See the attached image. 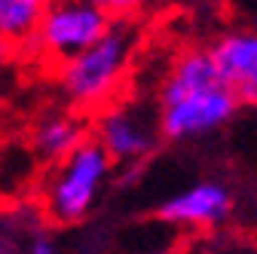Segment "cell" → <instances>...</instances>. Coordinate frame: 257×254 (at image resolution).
<instances>
[{
  "instance_id": "6da1fadb",
  "label": "cell",
  "mask_w": 257,
  "mask_h": 254,
  "mask_svg": "<svg viewBox=\"0 0 257 254\" xmlns=\"http://www.w3.org/2000/svg\"><path fill=\"white\" fill-rule=\"evenodd\" d=\"M239 95L223 83L208 46H190L178 52L156 89L159 135L172 144L202 141L220 132L239 113Z\"/></svg>"
},
{
  "instance_id": "7a4b0ae2",
  "label": "cell",
  "mask_w": 257,
  "mask_h": 254,
  "mask_svg": "<svg viewBox=\"0 0 257 254\" xmlns=\"http://www.w3.org/2000/svg\"><path fill=\"white\" fill-rule=\"evenodd\" d=\"M135 55V31L125 22H113L110 31L77 58L58 65V89L74 110H104L128 74Z\"/></svg>"
},
{
  "instance_id": "3957f363",
  "label": "cell",
  "mask_w": 257,
  "mask_h": 254,
  "mask_svg": "<svg viewBox=\"0 0 257 254\" xmlns=\"http://www.w3.org/2000/svg\"><path fill=\"white\" fill-rule=\"evenodd\" d=\"M113 160L104 147L89 138L68 160L52 166L49 178L43 181V214L58 227H74L86 220L101 199V190L110 181Z\"/></svg>"
},
{
  "instance_id": "277c9868",
  "label": "cell",
  "mask_w": 257,
  "mask_h": 254,
  "mask_svg": "<svg viewBox=\"0 0 257 254\" xmlns=\"http://www.w3.org/2000/svg\"><path fill=\"white\" fill-rule=\"evenodd\" d=\"M113 19L98 10L92 0H68L58 7H46V16L34 34V46L40 55H46L55 65L77 58L89 46H95L107 31Z\"/></svg>"
},
{
  "instance_id": "5b68a950",
  "label": "cell",
  "mask_w": 257,
  "mask_h": 254,
  "mask_svg": "<svg viewBox=\"0 0 257 254\" xmlns=\"http://www.w3.org/2000/svg\"><path fill=\"white\" fill-rule=\"evenodd\" d=\"M92 138L104 147V153L113 160V166H144L147 156L163 141L159 135L156 110H144L132 101H113L104 110H98L92 125Z\"/></svg>"
},
{
  "instance_id": "8992f818",
  "label": "cell",
  "mask_w": 257,
  "mask_h": 254,
  "mask_svg": "<svg viewBox=\"0 0 257 254\" xmlns=\"http://www.w3.org/2000/svg\"><path fill=\"white\" fill-rule=\"evenodd\" d=\"M233 214V193L220 181H196L156 205V217L178 230H214Z\"/></svg>"
},
{
  "instance_id": "52a82bcc",
  "label": "cell",
  "mask_w": 257,
  "mask_h": 254,
  "mask_svg": "<svg viewBox=\"0 0 257 254\" xmlns=\"http://www.w3.org/2000/svg\"><path fill=\"white\" fill-rule=\"evenodd\" d=\"M208 52L242 107H257V31L230 28L208 43Z\"/></svg>"
},
{
  "instance_id": "ba28073f",
  "label": "cell",
  "mask_w": 257,
  "mask_h": 254,
  "mask_svg": "<svg viewBox=\"0 0 257 254\" xmlns=\"http://www.w3.org/2000/svg\"><path fill=\"white\" fill-rule=\"evenodd\" d=\"M28 141H31V150H34V156L40 163L55 166L89 141V125L74 107L71 110H46L31 125Z\"/></svg>"
},
{
  "instance_id": "9c48e42d",
  "label": "cell",
  "mask_w": 257,
  "mask_h": 254,
  "mask_svg": "<svg viewBox=\"0 0 257 254\" xmlns=\"http://www.w3.org/2000/svg\"><path fill=\"white\" fill-rule=\"evenodd\" d=\"M46 16L43 0H0V46H28Z\"/></svg>"
},
{
  "instance_id": "30bf717a",
  "label": "cell",
  "mask_w": 257,
  "mask_h": 254,
  "mask_svg": "<svg viewBox=\"0 0 257 254\" xmlns=\"http://www.w3.org/2000/svg\"><path fill=\"white\" fill-rule=\"evenodd\" d=\"M34 227L37 220L28 211L0 214V254H25V239Z\"/></svg>"
},
{
  "instance_id": "8fae6325",
  "label": "cell",
  "mask_w": 257,
  "mask_h": 254,
  "mask_svg": "<svg viewBox=\"0 0 257 254\" xmlns=\"http://www.w3.org/2000/svg\"><path fill=\"white\" fill-rule=\"evenodd\" d=\"M98 10H104L113 22H125V19H132L138 13H144L153 0H92Z\"/></svg>"
},
{
  "instance_id": "7c38bea8",
  "label": "cell",
  "mask_w": 257,
  "mask_h": 254,
  "mask_svg": "<svg viewBox=\"0 0 257 254\" xmlns=\"http://www.w3.org/2000/svg\"><path fill=\"white\" fill-rule=\"evenodd\" d=\"M25 254H58V242L43 224H37L25 239Z\"/></svg>"
},
{
  "instance_id": "4fadbf2b",
  "label": "cell",
  "mask_w": 257,
  "mask_h": 254,
  "mask_svg": "<svg viewBox=\"0 0 257 254\" xmlns=\"http://www.w3.org/2000/svg\"><path fill=\"white\" fill-rule=\"evenodd\" d=\"M141 254H178V251H172V248H156V251H141Z\"/></svg>"
},
{
  "instance_id": "5bb4252c",
  "label": "cell",
  "mask_w": 257,
  "mask_h": 254,
  "mask_svg": "<svg viewBox=\"0 0 257 254\" xmlns=\"http://www.w3.org/2000/svg\"><path fill=\"white\" fill-rule=\"evenodd\" d=\"M46 7H58V4H68V0H43Z\"/></svg>"
},
{
  "instance_id": "9a60e30c",
  "label": "cell",
  "mask_w": 257,
  "mask_h": 254,
  "mask_svg": "<svg viewBox=\"0 0 257 254\" xmlns=\"http://www.w3.org/2000/svg\"><path fill=\"white\" fill-rule=\"evenodd\" d=\"M181 4H199V0H181Z\"/></svg>"
},
{
  "instance_id": "2e32d148",
  "label": "cell",
  "mask_w": 257,
  "mask_h": 254,
  "mask_svg": "<svg viewBox=\"0 0 257 254\" xmlns=\"http://www.w3.org/2000/svg\"><path fill=\"white\" fill-rule=\"evenodd\" d=\"M251 28H254V31H257V19H254V25H251Z\"/></svg>"
}]
</instances>
